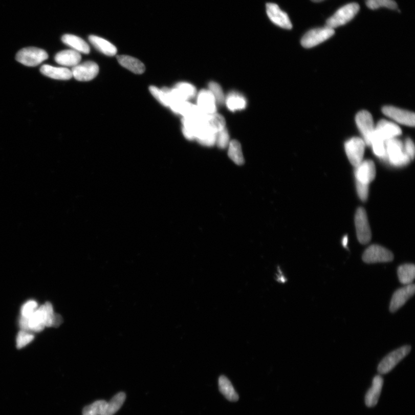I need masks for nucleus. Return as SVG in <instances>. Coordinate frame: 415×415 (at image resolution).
<instances>
[{"instance_id": "obj_1", "label": "nucleus", "mask_w": 415, "mask_h": 415, "mask_svg": "<svg viewBox=\"0 0 415 415\" xmlns=\"http://www.w3.org/2000/svg\"><path fill=\"white\" fill-rule=\"evenodd\" d=\"M386 157L392 165L404 166L407 165L410 159L404 151V144L396 138L387 140L385 142Z\"/></svg>"}, {"instance_id": "obj_2", "label": "nucleus", "mask_w": 415, "mask_h": 415, "mask_svg": "<svg viewBox=\"0 0 415 415\" xmlns=\"http://www.w3.org/2000/svg\"><path fill=\"white\" fill-rule=\"evenodd\" d=\"M48 54L45 50L35 47L22 49L16 56L17 61L27 67H36L48 58Z\"/></svg>"}, {"instance_id": "obj_3", "label": "nucleus", "mask_w": 415, "mask_h": 415, "mask_svg": "<svg viewBox=\"0 0 415 415\" xmlns=\"http://www.w3.org/2000/svg\"><path fill=\"white\" fill-rule=\"evenodd\" d=\"M359 11V6L357 3L347 4L337 11L334 15L328 19L325 27L332 29L343 26L357 14Z\"/></svg>"}, {"instance_id": "obj_4", "label": "nucleus", "mask_w": 415, "mask_h": 415, "mask_svg": "<svg viewBox=\"0 0 415 415\" xmlns=\"http://www.w3.org/2000/svg\"><path fill=\"white\" fill-rule=\"evenodd\" d=\"M355 223L359 243L363 245L368 244L372 239V231L366 212L363 208L360 207L357 209L355 217Z\"/></svg>"}, {"instance_id": "obj_5", "label": "nucleus", "mask_w": 415, "mask_h": 415, "mask_svg": "<svg viewBox=\"0 0 415 415\" xmlns=\"http://www.w3.org/2000/svg\"><path fill=\"white\" fill-rule=\"evenodd\" d=\"M411 350V346L404 345L395 350L385 357L378 366V371L382 375L388 373L402 360Z\"/></svg>"}, {"instance_id": "obj_6", "label": "nucleus", "mask_w": 415, "mask_h": 415, "mask_svg": "<svg viewBox=\"0 0 415 415\" xmlns=\"http://www.w3.org/2000/svg\"><path fill=\"white\" fill-rule=\"evenodd\" d=\"M335 34L334 29L325 27L313 29L308 32L301 40V44L305 48H311L330 39Z\"/></svg>"}, {"instance_id": "obj_7", "label": "nucleus", "mask_w": 415, "mask_h": 415, "mask_svg": "<svg viewBox=\"0 0 415 415\" xmlns=\"http://www.w3.org/2000/svg\"><path fill=\"white\" fill-rule=\"evenodd\" d=\"M366 144L362 139L353 138L345 143V150L348 160L357 167L363 161Z\"/></svg>"}, {"instance_id": "obj_8", "label": "nucleus", "mask_w": 415, "mask_h": 415, "mask_svg": "<svg viewBox=\"0 0 415 415\" xmlns=\"http://www.w3.org/2000/svg\"><path fill=\"white\" fill-rule=\"evenodd\" d=\"M394 258V254L390 250L377 245L369 246L362 256L363 261L367 264L390 262Z\"/></svg>"}, {"instance_id": "obj_9", "label": "nucleus", "mask_w": 415, "mask_h": 415, "mask_svg": "<svg viewBox=\"0 0 415 415\" xmlns=\"http://www.w3.org/2000/svg\"><path fill=\"white\" fill-rule=\"evenodd\" d=\"M356 122L361 133L363 140L367 145H370L375 127L371 114L366 111L359 112L356 116Z\"/></svg>"}, {"instance_id": "obj_10", "label": "nucleus", "mask_w": 415, "mask_h": 415, "mask_svg": "<svg viewBox=\"0 0 415 415\" xmlns=\"http://www.w3.org/2000/svg\"><path fill=\"white\" fill-rule=\"evenodd\" d=\"M71 71L73 77L76 80L88 81L94 79L98 75L99 68L97 63L86 61L72 67Z\"/></svg>"}, {"instance_id": "obj_11", "label": "nucleus", "mask_w": 415, "mask_h": 415, "mask_svg": "<svg viewBox=\"0 0 415 415\" xmlns=\"http://www.w3.org/2000/svg\"><path fill=\"white\" fill-rule=\"evenodd\" d=\"M402 134L400 127L395 123L381 120L375 127L373 137L379 138L384 141L396 138ZM372 137V138H373Z\"/></svg>"}, {"instance_id": "obj_12", "label": "nucleus", "mask_w": 415, "mask_h": 415, "mask_svg": "<svg viewBox=\"0 0 415 415\" xmlns=\"http://www.w3.org/2000/svg\"><path fill=\"white\" fill-rule=\"evenodd\" d=\"M382 112L385 116L400 124L408 126H414L415 116L412 112L389 106L383 107Z\"/></svg>"}, {"instance_id": "obj_13", "label": "nucleus", "mask_w": 415, "mask_h": 415, "mask_svg": "<svg viewBox=\"0 0 415 415\" xmlns=\"http://www.w3.org/2000/svg\"><path fill=\"white\" fill-rule=\"evenodd\" d=\"M267 15L273 24L282 29L291 30L293 25L288 15L282 11L277 4L268 3L266 5Z\"/></svg>"}, {"instance_id": "obj_14", "label": "nucleus", "mask_w": 415, "mask_h": 415, "mask_svg": "<svg viewBox=\"0 0 415 415\" xmlns=\"http://www.w3.org/2000/svg\"><path fill=\"white\" fill-rule=\"evenodd\" d=\"M415 292V286L413 284L407 285L403 288L395 291L391 300L390 311L395 313L403 307L407 301L412 297Z\"/></svg>"}, {"instance_id": "obj_15", "label": "nucleus", "mask_w": 415, "mask_h": 415, "mask_svg": "<svg viewBox=\"0 0 415 415\" xmlns=\"http://www.w3.org/2000/svg\"><path fill=\"white\" fill-rule=\"evenodd\" d=\"M355 167V175L357 181L369 185L375 179L376 169L375 164L372 161H363Z\"/></svg>"}, {"instance_id": "obj_16", "label": "nucleus", "mask_w": 415, "mask_h": 415, "mask_svg": "<svg viewBox=\"0 0 415 415\" xmlns=\"http://www.w3.org/2000/svg\"><path fill=\"white\" fill-rule=\"evenodd\" d=\"M171 92L173 99L172 104H174L177 102L188 101V100L195 97L197 90L193 85L184 82L177 84L174 89L171 90Z\"/></svg>"}, {"instance_id": "obj_17", "label": "nucleus", "mask_w": 415, "mask_h": 415, "mask_svg": "<svg viewBox=\"0 0 415 415\" xmlns=\"http://www.w3.org/2000/svg\"><path fill=\"white\" fill-rule=\"evenodd\" d=\"M197 102V106L200 110L207 115L216 113L217 103L215 99L208 90L200 91L198 95Z\"/></svg>"}, {"instance_id": "obj_18", "label": "nucleus", "mask_w": 415, "mask_h": 415, "mask_svg": "<svg viewBox=\"0 0 415 415\" xmlns=\"http://www.w3.org/2000/svg\"><path fill=\"white\" fill-rule=\"evenodd\" d=\"M41 74L50 78L60 80H68L73 77L72 71L67 68L54 67L43 65L40 68Z\"/></svg>"}, {"instance_id": "obj_19", "label": "nucleus", "mask_w": 415, "mask_h": 415, "mask_svg": "<svg viewBox=\"0 0 415 415\" xmlns=\"http://www.w3.org/2000/svg\"><path fill=\"white\" fill-rule=\"evenodd\" d=\"M54 59L58 64L74 67L79 64L81 56L80 53L74 50H66L58 53Z\"/></svg>"}, {"instance_id": "obj_20", "label": "nucleus", "mask_w": 415, "mask_h": 415, "mask_svg": "<svg viewBox=\"0 0 415 415\" xmlns=\"http://www.w3.org/2000/svg\"><path fill=\"white\" fill-rule=\"evenodd\" d=\"M384 380L381 376H377L373 380L371 388L366 395V404L368 407H375L378 403L381 393Z\"/></svg>"}, {"instance_id": "obj_21", "label": "nucleus", "mask_w": 415, "mask_h": 415, "mask_svg": "<svg viewBox=\"0 0 415 415\" xmlns=\"http://www.w3.org/2000/svg\"><path fill=\"white\" fill-rule=\"evenodd\" d=\"M61 40L63 43L77 52L84 54H89L90 52L89 45L79 36L72 34H65L62 36Z\"/></svg>"}, {"instance_id": "obj_22", "label": "nucleus", "mask_w": 415, "mask_h": 415, "mask_svg": "<svg viewBox=\"0 0 415 415\" xmlns=\"http://www.w3.org/2000/svg\"><path fill=\"white\" fill-rule=\"evenodd\" d=\"M89 39L90 43L96 49L105 55L114 56L117 54V49L115 46L109 42L107 40L93 35H90Z\"/></svg>"}, {"instance_id": "obj_23", "label": "nucleus", "mask_w": 415, "mask_h": 415, "mask_svg": "<svg viewBox=\"0 0 415 415\" xmlns=\"http://www.w3.org/2000/svg\"><path fill=\"white\" fill-rule=\"evenodd\" d=\"M120 64L136 74H142L145 71L143 62L138 59L129 56L121 55L117 57Z\"/></svg>"}, {"instance_id": "obj_24", "label": "nucleus", "mask_w": 415, "mask_h": 415, "mask_svg": "<svg viewBox=\"0 0 415 415\" xmlns=\"http://www.w3.org/2000/svg\"><path fill=\"white\" fill-rule=\"evenodd\" d=\"M225 103L231 112L244 110L247 106V101L243 95L236 92L230 93L226 97Z\"/></svg>"}, {"instance_id": "obj_25", "label": "nucleus", "mask_w": 415, "mask_h": 415, "mask_svg": "<svg viewBox=\"0 0 415 415\" xmlns=\"http://www.w3.org/2000/svg\"><path fill=\"white\" fill-rule=\"evenodd\" d=\"M219 389L221 393L229 401L236 402L239 400V396L228 378L222 376L219 378Z\"/></svg>"}, {"instance_id": "obj_26", "label": "nucleus", "mask_w": 415, "mask_h": 415, "mask_svg": "<svg viewBox=\"0 0 415 415\" xmlns=\"http://www.w3.org/2000/svg\"><path fill=\"white\" fill-rule=\"evenodd\" d=\"M27 318L30 331L38 332L43 331L46 326L43 305Z\"/></svg>"}, {"instance_id": "obj_27", "label": "nucleus", "mask_w": 415, "mask_h": 415, "mask_svg": "<svg viewBox=\"0 0 415 415\" xmlns=\"http://www.w3.org/2000/svg\"><path fill=\"white\" fill-rule=\"evenodd\" d=\"M149 89L150 93L163 105L169 107L171 106L173 103L171 89L164 88L161 90L155 86H150Z\"/></svg>"}, {"instance_id": "obj_28", "label": "nucleus", "mask_w": 415, "mask_h": 415, "mask_svg": "<svg viewBox=\"0 0 415 415\" xmlns=\"http://www.w3.org/2000/svg\"><path fill=\"white\" fill-rule=\"evenodd\" d=\"M400 281L404 285L412 284L415 276V267L413 264H404L399 267L398 271Z\"/></svg>"}, {"instance_id": "obj_29", "label": "nucleus", "mask_w": 415, "mask_h": 415, "mask_svg": "<svg viewBox=\"0 0 415 415\" xmlns=\"http://www.w3.org/2000/svg\"><path fill=\"white\" fill-rule=\"evenodd\" d=\"M228 155L229 157L236 165H241L244 163V158L242 150L241 144L236 140L230 141L229 146Z\"/></svg>"}, {"instance_id": "obj_30", "label": "nucleus", "mask_w": 415, "mask_h": 415, "mask_svg": "<svg viewBox=\"0 0 415 415\" xmlns=\"http://www.w3.org/2000/svg\"><path fill=\"white\" fill-rule=\"evenodd\" d=\"M126 399V395L124 392L118 394L107 403L105 410L102 415H114L119 410Z\"/></svg>"}, {"instance_id": "obj_31", "label": "nucleus", "mask_w": 415, "mask_h": 415, "mask_svg": "<svg viewBox=\"0 0 415 415\" xmlns=\"http://www.w3.org/2000/svg\"><path fill=\"white\" fill-rule=\"evenodd\" d=\"M206 122L209 128L215 133L226 128V121L224 117L216 113L209 115Z\"/></svg>"}, {"instance_id": "obj_32", "label": "nucleus", "mask_w": 415, "mask_h": 415, "mask_svg": "<svg viewBox=\"0 0 415 415\" xmlns=\"http://www.w3.org/2000/svg\"><path fill=\"white\" fill-rule=\"evenodd\" d=\"M107 402L104 400H98L86 406L83 410V415H102L105 410Z\"/></svg>"}, {"instance_id": "obj_33", "label": "nucleus", "mask_w": 415, "mask_h": 415, "mask_svg": "<svg viewBox=\"0 0 415 415\" xmlns=\"http://www.w3.org/2000/svg\"><path fill=\"white\" fill-rule=\"evenodd\" d=\"M366 5L372 10H376L381 7L395 10L398 8V4L394 0H366Z\"/></svg>"}, {"instance_id": "obj_34", "label": "nucleus", "mask_w": 415, "mask_h": 415, "mask_svg": "<svg viewBox=\"0 0 415 415\" xmlns=\"http://www.w3.org/2000/svg\"><path fill=\"white\" fill-rule=\"evenodd\" d=\"M215 99L217 104L225 103L226 97L221 86L216 82L211 81L208 84V89Z\"/></svg>"}, {"instance_id": "obj_35", "label": "nucleus", "mask_w": 415, "mask_h": 415, "mask_svg": "<svg viewBox=\"0 0 415 415\" xmlns=\"http://www.w3.org/2000/svg\"><path fill=\"white\" fill-rule=\"evenodd\" d=\"M385 142L386 141H384V140H382L379 138H376V137H373L371 140L370 145L372 146L374 153H375V154L378 157H380L382 159H386V152Z\"/></svg>"}, {"instance_id": "obj_36", "label": "nucleus", "mask_w": 415, "mask_h": 415, "mask_svg": "<svg viewBox=\"0 0 415 415\" xmlns=\"http://www.w3.org/2000/svg\"><path fill=\"white\" fill-rule=\"evenodd\" d=\"M230 141V135L229 132L226 128L217 132L216 136V144L220 148L225 149L228 147Z\"/></svg>"}, {"instance_id": "obj_37", "label": "nucleus", "mask_w": 415, "mask_h": 415, "mask_svg": "<svg viewBox=\"0 0 415 415\" xmlns=\"http://www.w3.org/2000/svg\"><path fill=\"white\" fill-rule=\"evenodd\" d=\"M34 336L28 332L21 331L18 334L16 339L17 349H21L33 340Z\"/></svg>"}, {"instance_id": "obj_38", "label": "nucleus", "mask_w": 415, "mask_h": 415, "mask_svg": "<svg viewBox=\"0 0 415 415\" xmlns=\"http://www.w3.org/2000/svg\"><path fill=\"white\" fill-rule=\"evenodd\" d=\"M45 326L51 327L54 315L53 305L51 303L47 302L43 305Z\"/></svg>"}, {"instance_id": "obj_39", "label": "nucleus", "mask_w": 415, "mask_h": 415, "mask_svg": "<svg viewBox=\"0 0 415 415\" xmlns=\"http://www.w3.org/2000/svg\"><path fill=\"white\" fill-rule=\"evenodd\" d=\"M38 304L34 300H30L25 303L21 310L22 317L29 318L37 308Z\"/></svg>"}, {"instance_id": "obj_40", "label": "nucleus", "mask_w": 415, "mask_h": 415, "mask_svg": "<svg viewBox=\"0 0 415 415\" xmlns=\"http://www.w3.org/2000/svg\"><path fill=\"white\" fill-rule=\"evenodd\" d=\"M356 187H357V191L360 199L362 202H366L368 199L369 185L356 181Z\"/></svg>"}, {"instance_id": "obj_41", "label": "nucleus", "mask_w": 415, "mask_h": 415, "mask_svg": "<svg viewBox=\"0 0 415 415\" xmlns=\"http://www.w3.org/2000/svg\"><path fill=\"white\" fill-rule=\"evenodd\" d=\"M404 151L410 159L413 160L414 157V145L412 140L410 139H406L404 144Z\"/></svg>"}, {"instance_id": "obj_42", "label": "nucleus", "mask_w": 415, "mask_h": 415, "mask_svg": "<svg viewBox=\"0 0 415 415\" xmlns=\"http://www.w3.org/2000/svg\"><path fill=\"white\" fill-rule=\"evenodd\" d=\"M62 322V318L60 314L54 313L52 326L57 327L61 324Z\"/></svg>"}, {"instance_id": "obj_43", "label": "nucleus", "mask_w": 415, "mask_h": 415, "mask_svg": "<svg viewBox=\"0 0 415 415\" xmlns=\"http://www.w3.org/2000/svg\"><path fill=\"white\" fill-rule=\"evenodd\" d=\"M347 243H348V236H345L343 239V245L344 246V247L346 248V246H347Z\"/></svg>"}, {"instance_id": "obj_44", "label": "nucleus", "mask_w": 415, "mask_h": 415, "mask_svg": "<svg viewBox=\"0 0 415 415\" xmlns=\"http://www.w3.org/2000/svg\"><path fill=\"white\" fill-rule=\"evenodd\" d=\"M312 1L313 2L319 3L322 1H324V0H312Z\"/></svg>"}]
</instances>
